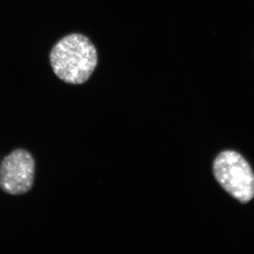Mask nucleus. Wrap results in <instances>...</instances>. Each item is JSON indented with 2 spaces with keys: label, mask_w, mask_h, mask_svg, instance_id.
<instances>
[{
  "label": "nucleus",
  "mask_w": 254,
  "mask_h": 254,
  "mask_svg": "<svg viewBox=\"0 0 254 254\" xmlns=\"http://www.w3.org/2000/svg\"><path fill=\"white\" fill-rule=\"evenodd\" d=\"M50 58L55 74L63 81L75 85L88 81L98 64L93 43L77 33L60 40L53 47Z\"/></svg>",
  "instance_id": "f257e3e1"
},
{
  "label": "nucleus",
  "mask_w": 254,
  "mask_h": 254,
  "mask_svg": "<svg viewBox=\"0 0 254 254\" xmlns=\"http://www.w3.org/2000/svg\"><path fill=\"white\" fill-rule=\"evenodd\" d=\"M213 171L224 190L241 203H247L253 198L254 173L242 155L234 151L222 152L214 162Z\"/></svg>",
  "instance_id": "f03ea898"
},
{
  "label": "nucleus",
  "mask_w": 254,
  "mask_h": 254,
  "mask_svg": "<svg viewBox=\"0 0 254 254\" xmlns=\"http://www.w3.org/2000/svg\"><path fill=\"white\" fill-rule=\"evenodd\" d=\"M34 177V159L27 150H14L0 165V188L9 194L27 193L33 187Z\"/></svg>",
  "instance_id": "7ed1b4c3"
}]
</instances>
